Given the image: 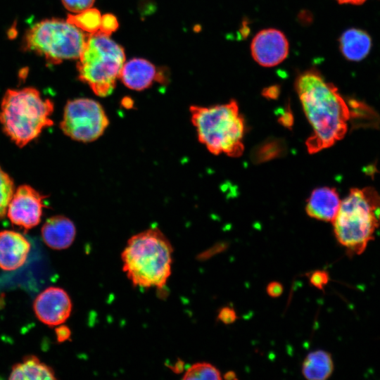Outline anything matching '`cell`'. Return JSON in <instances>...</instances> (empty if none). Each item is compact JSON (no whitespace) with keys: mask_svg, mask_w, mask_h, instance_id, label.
<instances>
[{"mask_svg":"<svg viewBox=\"0 0 380 380\" xmlns=\"http://www.w3.org/2000/svg\"><path fill=\"white\" fill-rule=\"evenodd\" d=\"M294 85L312 129L305 141L308 153H316L343 138L351 111L337 87L315 68L300 73Z\"/></svg>","mask_w":380,"mask_h":380,"instance_id":"cell-1","label":"cell"},{"mask_svg":"<svg viewBox=\"0 0 380 380\" xmlns=\"http://www.w3.org/2000/svg\"><path fill=\"white\" fill-rule=\"evenodd\" d=\"M173 248L158 228L131 236L122 251V269L132 284L162 289L171 274Z\"/></svg>","mask_w":380,"mask_h":380,"instance_id":"cell-2","label":"cell"},{"mask_svg":"<svg viewBox=\"0 0 380 380\" xmlns=\"http://www.w3.org/2000/svg\"><path fill=\"white\" fill-rule=\"evenodd\" d=\"M53 109L52 101L43 98L35 88L9 89L1 102L2 130L16 146L24 147L53 125Z\"/></svg>","mask_w":380,"mask_h":380,"instance_id":"cell-3","label":"cell"},{"mask_svg":"<svg viewBox=\"0 0 380 380\" xmlns=\"http://www.w3.org/2000/svg\"><path fill=\"white\" fill-rule=\"evenodd\" d=\"M189 111L198 141L212 154H243L245 123L235 100L208 107L191 106Z\"/></svg>","mask_w":380,"mask_h":380,"instance_id":"cell-4","label":"cell"},{"mask_svg":"<svg viewBox=\"0 0 380 380\" xmlns=\"http://www.w3.org/2000/svg\"><path fill=\"white\" fill-rule=\"evenodd\" d=\"M336 239L351 255H360L380 226V196L372 188L350 189L332 221Z\"/></svg>","mask_w":380,"mask_h":380,"instance_id":"cell-5","label":"cell"},{"mask_svg":"<svg viewBox=\"0 0 380 380\" xmlns=\"http://www.w3.org/2000/svg\"><path fill=\"white\" fill-rule=\"evenodd\" d=\"M109 37L100 32L88 35L77 65L79 80L101 97L113 93L125 61L123 48Z\"/></svg>","mask_w":380,"mask_h":380,"instance_id":"cell-6","label":"cell"},{"mask_svg":"<svg viewBox=\"0 0 380 380\" xmlns=\"http://www.w3.org/2000/svg\"><path fill=\"white\" fill-rule=\"evenodd\" d=\"M87 36L67 20H43L31 27L23 38V48L43 56L50 64L79 58Z\"/></svg>","mask_w":380,"mask_h":380,"instance_id":"cell-7","label":"cell"},{"mask_svg":"<svg viewBox=\"0 0 380 380\" xmlns=\"http://www.w3.org/2000/svg\"><path fill=\"white\" fill-rule=\"evenodd\" d=\"M108 125V118L98 101L78 98L67 101L60 128L69 138L89 143L101 137Z\"/></svg>","mask_w":380,"mask_h":380,"instance_id":"cell-8","label":"cell"},{"mask_svg":"<svg viewBox=\"0 0 380 380\" xmlns=\"http://www.w3.org/2000/svg\"><path fill=\"white\" fill-rule=\"evenodd\" d=\"M46 196L27 184L19 186L11 197L6 215L12 224L30 229L41 221Z\"/></svg>","mask_w":380,"mask_h":380,"instance_id":"cell-9","label":"cell"},{"mask_svg":"<svg viewBox=\"0 0 380 380\" xmlns=\"http://www.w3.org/2000/svg\"><path fill=\"white\" fill-rule=\"evenodd\" d=\"M72 308V301L68 293L55 286L49 287L41 292L33 303L38 319L51 327L64 323L70 317Z\"/></svg>","mask_w":380,"mask_h":380,"instance_id":"cell-10","label":"cell"},{"mask_svg":"<svg viewBox=\"0 0 380 380\" xmlns=\"http://www.w3.org/2000/svg\"><path fill=\"white\" fill-rule=\"evenodd\" d=\"M289 44L279 30L267 28L258 32L251 44L253 59L264 67H273L284 61L289 54Z\"/></svg>","mask_w":380,"mask_h":380,"instance_id":"cell-11","label":"cell"},{"mask_svg":"<svg viewBox=\"0 0 380 380\" xmlns=\"http://www.w3.org/2000/svg\"><path fill=\"white\" fill-rule=\"evenodd\" d=\"M30 243L20 233L12 230L0 232V268L13 271L26 262Z\"/></svg>","mask_w":380,"mask_h":380,"instance_id":"cell-12","label":"cell"},{"mask_svg":"<svg viewBox=\"0 0 380 380\" xmlns=\"http://www.w3.org/2000/svg\"><path fill=\"white\" fill-rule=\"evenodd\" d=\"M163 76L150 61L135 58L124 63L119 78L127 88L142 91L148 88L154 81L163 80Z\"/></svg>","mask_w":380,"mask_h":380,"instance_id":"cell-13","label":"cell"},{"mask_svg":"<svg viewBox=\"0 0 380 380\" xmlns=\"http://www.w3.org/2000/svg\"><path fill=\"white\" fill-rule=\"evenodd\" d=\"M341 201L334 188L322 186L314 189L305 205L307 214L324 222H332L341 205Z\"/></svg>","mask_w":380,"mask_h":380,"instance_id":"cell-14","label":"cell"},{"mask_svg":"<svg viewBox=\"0 0 380 380\" xmlns=\"http://www.w3.org/2000/svg\"><path fill=\"white\" fill-rule=\"evenodd\" d=\"M42 237L45 244L53 250L70 247L76 236L73 222L63 215L52 216L42 227Z\"/></svg>","mask_w":380,"mask_h":380,"instance_id":"cell-15","label":"cell"},{"mask_svg":"<svg viewBox=\"0 0 380 380\" xmlns=\"http://www.w3.org/2000/svg\"><path fill=\"white\" fill-rule=\"evenodd\" d=\"M339 47L346 59L360 61L369 53L372 39L365 31L357 28H350L341 34L339 39Z\"/></svg>","mask_w":380,"mask_h":380,"instance_id":"cell-16","label":"cell"},{"mask_svg":"<svg viewBox=\"0 0 380 380\" xmlns=\"http://www.w3.org/2000/svg\"><path fill=\"white\" fill-rule=\"evenodd\" d=\"M9 379L53 380L56 379L53 369L40 361L34 355L23 357L22 362L14 365L9 376Z\"/></svg>","mask_w":380,"mask_h":380,"instance_id":"cell-17","label":"cell"},{"mask_svg":"<svg viewBox=\"0 0 380 380\" xmlns=\"http://www.w3.org/2000/svg\"><path fill=\"white\" fill-rule=\"evenodd\" d=\"M334 370L330 353L322 350L310 353L302 365V373L309 380L328 379Z\"/></svg>","mask_w":380,"mask_h":380,"instance_id":"cell-18","label":"cell"},{"mask_svg":"<svg viewBox=\"0 0 380 380\" xmlns=\"http://www.w3.org/2000/svg\"><path fill=\"white\" fill-rule=\"evenodd\" d=\"M281 139L270 138L257 146L251 154L252 161L262 163L281 156L286 151Z\"/></svg>","mask_w":380,"mask_h":380,"instance_id":"cell-19","label":"cell"},{"mask_svg":"<svg viewBox=\"0 0 380 380\" xmlns=\"http://www.w3.org/2000/svg\"><path fill=\"white\" fill-rule=\"evenodd\" d=\"M101 14L96 8H87L76 14H68L67 21L82 31L93 34L99 32Z\"/></svg>","mask_w":380,"mask_h":380,"instance_id":"cell-20","label":"cell"},{"mask_svg":"<svg viewBox=\"0 0 380 380\" xmlns=\"http://www.w3.org/2000/svg\"><path fill=\"white\" fill-rule=\"evenodd\" d=\"M183 379H222L220 371L208 362L192 365L184 374Z\"/></svg>","mask_w":380,"mask_h":380,"instance_id":"cell-21","label":"cell"},{"mask_svg":"<svg viewBox=\"0 0 380 380\" xmlns=\"http://www.w3.org/2000/svg\"><path fill=\"white\" fill-rule=\"evenodd\" d=\"M14 191L13 179L0 166V220L6 214Z\"/></svg>","mask_w":380,"mask_h":380,"instance_id":"cell-22","label":"cell"},{"mask_svg":"<svg viewBox=\"0 0 380 380\" xmlns=\"http://www.w3.org/2000/svg\"><path fill=\"white\" fill-rule=\"evenodd\" d=\"M119 27L117 18L110 13H106L101 15V25L99 32L106 35L110 36L116 31Z\"/></svg>","mask_w":380,"mask_h":380,"instance_id":"cell-23","label":"cell"},{"mask_svg":"<svg viewBox=\"0 0 380 380\" xmlns=\"http://www.w3.org/2000/svg\"><path fill=\"white\" fill-rule=\"evenodd\" d=\"M65 8L72 13H80L91 8L95 0H61Z\"/></svg>","mask_w":380,"mask_h":380,"instance_id":"cell-24","label":"cell"},{"mask_svg":"<svg viewBox=\"0 0 380 380\" xmlns=\"http://www.w3.org/2000/svg\"><path fill=\"white\" fill-rule=\"evenodd\" d=\"M310 283L319 290H323L329 281V276L327 272L324 270H316L310 276Z\"/></svg>","mask_w":380,"mask_h":380,"instance_id":"cell-25","label":"cell"},{"mask_svg":"<svg viewBox=\"0 0 380 380\" xmlns=\"http://www.w3.org/2000/svg\"><path fill=\"white\" fill-rule=\"evenodd\" d=\"M217 318L222 323L229 324L234 322L237 319L235 310L229 306L222 308L218 313Z\"/></svg>","mask_w":380,"mask_h":380,"instance_id":"cell-26","label":"cell"},{"mask_svg":"<svg viewBox=\"0 0 380 380\" xmlns=\"http://www.w3.org/2000/svg\"><path fill=\"white\" fill-rule=\"evenodd\" d=\"M266 291L270 296L277 298L282 294L284 288L281 283L278 281H272L267 285Z\"/></svg>","mask_w":380,"mask_h":380,"instance_id":"cell-27","label":"cell"},{"mask_svg":"<svg viewBox=\"0 0 380 380\" xmlns=\"http://www.w3.org/2000/svg\"><path fill=\"white\" fill-rule=\"evenodd\" d=\"M57 341L60 343L67 341L71 334L69 328L65 325L60 324L55 330Z\"/></svg>","mask_w":380,"mask_h":380,"instance_id":"cell-28","label":"cell"},{"mask_svg":"<svg viewBox=\"0 0 380 380\" xmlns=\"http://www.w3.org/2000/svg\"><path fill=\"white\" fill-rule=\"evenodd\" d=\"M280 123L286 127L290 128L293 125V118L291 111L286 110L279 118Z\"/></svg>","mask_w":380,"mask_h":380,"instance_id":"cell-29","label":"cell"},{"mask_svg":"<svg viewBox=\"0 0 380 380\" xmlns=\"http://www.w3.org/2000/svg\"><path fill=\"white\" fill-rule=\"evenodd\" d=\"M279 92V87L275 85L264 89L262 95L267 99H275L278 97Z\"/></svg>","mask_w":380,"mask_h":380,"instance_id":"cell-30","label":"cell"},{"mask_svg":"<svg viewBox=\"0 0 380 380\" xmlns=\"http://www.w3.org/2000/svg\"><path fill=\"white\" fill-rule=\"evenodd\" d=\"M336 1H338V3L339 4H354V5H357V4H361L362 3H364L366 0H336Z\"/></svg>","mask_w":380,"mask_h":380,"instance_id":"cell-31","label":"cell"},{"mask_svg":"<svg viewBox=\"0 0 380 380\" xmlns=\"http://www.w3.org/2000/svg\"><path fill=\"white\" fill-rule=\"evenodd\" d=\"M224 378L225 379H236L237 377H236V374L235 372H234L233 371H229L227 372L224 376Z\"/></svg>","mask_w":380,"mask_h":380,"instance_id":"cell-32","label":"cell"}]
</instances>
